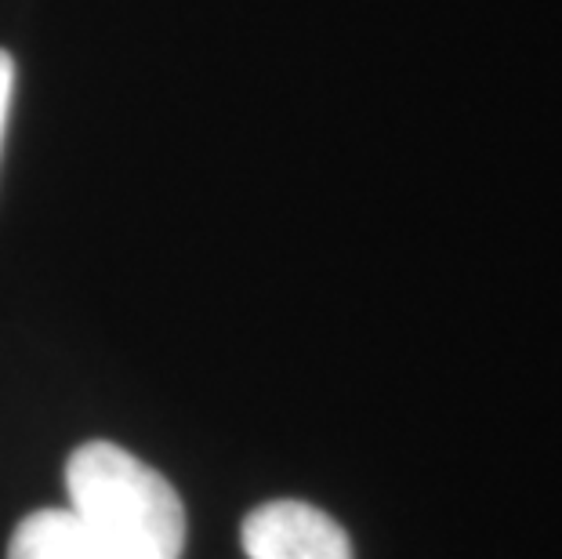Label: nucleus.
I'll return each instance as SVG.
<instances>
[{
  "instance_id": "obj_1",
  "label": "nucleus",
  "mask_w": 562,
  "mask_h": 559,
  "mask_svg": "<svg viewBox=\"0 0 562 559\" xmlns=\"http://www.w3.org/2000/svg\"><path fill=\"white\" fill-rule=\"evenodd\" d=\"M69 508L110 559H182L186 508L164 476L131 450L91 439L66 461Z\"/></svg>"
},
{
  "instance_id": "obj_2",
  "label": "nucleus",
  "mask_w": 562,
  "mask_h": 559,
  "mask_svg": "<svg viewBox=\"0 0 562 559\" xmlns=\"http://www.w3.org/2000/svg\"><path fill=\"white\" fill-rule=\"evenodd\" d=\"M240 541L250 559H356L338 519L294 497L258 505L244 519Z\"/></svg>"
},
{
  "instance_id": "obj_3",
  "label": "nucleus",
  "mask_w": 562,
  "mask_h": 559,
  "mask_svg": "<svg viewBox=\"0 0 562 559\" xmlns=\"http://www.w3.org/2000/svg\"><path fill=\"white\" fill-rule=\"evenodd\" d=\"M8 559H110L74 508H41L11 534Z\"/></svg>"
},
{
  "instance_id": "obj_4",
  "label": "nucleus",
  "mask_w": 562,
  "mask_h": 559,
  "mask_svg": "<svg viewBox=\"0 0 562 559\" xmlns=\"http://www.w3.org/2000/svg\"><path fill=\"white\" fill-rule=\"evenodd\" d=\"M11 91H15V63L8 52H0V142H4V124L11 113Z\"/></svg>"
}]
</instances>
